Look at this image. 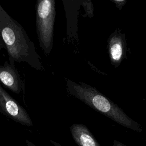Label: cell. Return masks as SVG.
<instances>
[{
	"label": "cell",
	"mask_w": 146,
	"mask_h": 146,
	"mask_svg": "<svg viewBox=\"0 0 146 146\" xmlns=\"http://www.w3.org/2000/svg\"><path fill=\"white\" fill-rule=\"evenodd\" d=\"M67 92L92 109L109 117L119 124L132 130L141 132L142 128L123 110L95 87L86 83H75L66 79Z\"/></svg>",
	"instance_id": "2"
},
{
	"label": "cell",
	"mask_w": 146,
	"mask_h": 146,
	"mask_svg": "<svg viewBox=\"0 0 146 146\" xmlns=\"http://www.w3.org/2000/svg\"><path fill=\"white\" fill-rule=\"evenodd\" d=\"M70 130L74 141L78 146H100L85 125L75 123L70 127Z\"/></svg>",
	"instance_id": "7"
},
{
	"label": "cell",
	"mask_w": 146,
	"mask_h": 146,
	"mask_svg": "<svg viewBox=\"0 0 146 146\" xmlns=\"http://www.w3.org/2000/svg\"><path fill=\"white\" fill-rule=\"evenodd\" d=\"M112 2H113V3H115L116 6L119 9H121L123 6L124 5L125 3L126 2V1H113L111 0Z\"/></svg>",
	"instance_id": "9"
},
{
	"label": "cell",
	"mask_w": 146,
	"mask_h": 146,
	"mask_svg": "<svg viewBox=\"0 0 146 146\" xmlns=\"http://www.w3.org/2000/svg\"><path fill=\"white\" fill-rule=\"evenodd\" d=\"M82 5L84 7L86 14L90 18H92L93 17V11H94V6L92 2L91 1H82Z\"/></svg>",
	"instance_id": "8"
},
{
	"label": "cell",
	"mask_w": 146,
	"mask_h": 146,
	"mask_svg": "<svg viewBox=\"0 0 146 146\" xmlns=\"http://www.w3.org/2000/svg\"><path fill=\"white\" fill-rule=\"evenodd\" d=\"M50 141L51 142V144H52L54 146H62V145H60V144H59V143H56V142H55V141H53V140H50Z\"/></svg>",
	"instance_id": "12"
},
{
	"label": "cell",
	"mask_w": 146,
	"mask_h": 146,
	"mask_svg": "<svg viewBox=\"0 0 146 146\" xmlns=\"http://www.w3.org/2000/svg\"><path fill=\"white\" fill-rule=\"evenodd\" d=\"M107 48L111 64L115 67L124 59L126 51V42L124 34L115 31L107 40Z\"/></svg>",
	"instance_id": "5"
},
{
	"label": "cell",
	"mask_w": 146,
	"mask_h": 146,
	"mask_svg": "<svg viewBox=\"0 0 146 146\" xmlns=\"http://www.w3.org/2000/svg\"><path fill=\"white\" fill-rule=\"evenodd\" d=\"M0 111L14 121L24 125L33 126L27 111L0 85Z\"/></svg>",
	"instance_id": "4"
},
{
	"label": "cell",
	"mask_w": 146,
	"mask_h": 146,
	"mask_svg": "<svg viewBox=\"0 0 146 146\" xmlns=\"http://www.w3.org/2000/svg\"><path fill=\"white\" fill-rule=\"evenodd\" d=\"M2 48H6L5 44L4 43V42L2 39V38L1 36V35L0 34V50Z\"/></svg>",
	"instance_id": "11"
},
{
	"label": "cell",
	"mask_w": 146,
	"mask_h": 146,
	"mask_svg": "<svg viewBox=\"0 0 146 146\" xmlns=\"http://www.w3.org/2000/svg\"><path fill=\"white\" fill-rule=\"evenodd\" d=\"M113 146H127V145L121 143L120 141H118L117 140H114L113 142Z\"/></svg>",
	"instance_id": "10"
},
{
	"label": "cell",
	"mask_w": 146,
	"mask_h": 146,
	"mask_svg": "<svg viewBox=\"0 0 146 146\" xmlns=\"http://www.w3.org/2000/svg\"><path fill=\"white\" fill-rule=\"evenodd\" d=\"M55 15V0L36 1V33L39 46L46 56L50 54L53 47Z\"/></svg>",
	"instance_id": "3"
},
{
	"label": "cell",
	"mask_w": 146,
	"mask_h": 146,
	"mask_svg": "<svg viewBox=\"0 0 146 146\" xmlns=\"http://www.w3.org/2000/svg\"><path fill=\"white\" fill-rule=\"evenodd\" d=\"M26 144H27V146H36L34 144H33V143H31V141H29L28 140H26Z\"/></svg>",
	"instance_id": "13"
},
{
	"label": "cell",
	"mask_w": 146,
	"mask_h": 146,
	"mask_svg": "<svg viewBox=\"0 0 146 146\" xmlns=\"http://www.w3.org/2000/svg\"><path fill=\"white\" fill-rule=\"evenodd\" d=\"M0 82L14 93L19 94L22 91V80L13 63L5 62L0 66Z\"/></svg>",
	"instance_id": "6"
},
{
	"label": "cell",
	"mask_w": 146,
	"mask_h": 146,
	"mask_svg": "<svg viewBox=\"0 0 146 146\" xmlns=\"http://www.w3.org/2000/svg\"><path fill=\"white\" fill-rule=\"evenodd\" d=\"M0 34L9 55V62H25L36 70L43 68L35 46L23 27L0 5Z\"/></svg>",
	"instance_id": "1"
}]
</instances>
